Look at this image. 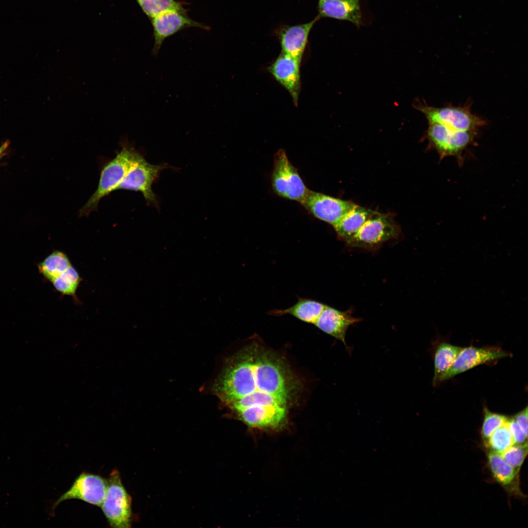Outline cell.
Listing matches in <instances>:
<instances>
[{"label": "cell", "instance_id": "484cf974", "mask_svg": "<svg viewBox=\"0 0 528 528\" xmlns=\"http://www.w3.org/2000/svg\"><path fill=\"white\" fill-rule=\"evenodd\" d=\"M527 454L528 442L523 444H514L500 454L507 464L520 472Z\"/></svg>", "mask_w": 528, "mask_h": 528}, {"label": "cell", "instance_id": "8fae6325", "mask_svg": "<svg viewBox=\"0 0 528 528\" xmlns=\"http://www.w3.org/2000/svg\"><path fill=\"white\" fill-rule=\"evenodd\" d=\"M154 31V44L153 49L154 55H157L163 41L177 32L188 28L198 27L208 29L206 25L195 21L187 14L176 10L160 13L151 19Z\"/></svg>", "mask_w": 528, "mask_h": 528}, {"label": "cell", "instance_id": "ba28073f", "mask_svg": "<svg viewBox=\"0 0 528 528\" xmlns=\"http://www.w3.org/2000/svg\"><path fill=\"white\" fill-rule=\"evenodd\" d=\"M166 168L165 164H152L142 155L131 168L116 190L140 192L147 203L157 205V200L152 190V185L161 172Z\"/></svg>", "mask_w": 528, "mask_h": 528}, {"label": "cell", "instance_id": "e0dca14e", "mask_svg": "<svg viewBox=\"0 0 528 528\" xmlns=\"http://www.w3.org/2000/svg\"><path fill=\"white\" fill-rule=\"evenodd\" d=\"M488 465L495 480L508 493L524 498L520 487V472L507 464L498 453L489 450L487 453Z\"/></svg>", "mask_w": 528, "mask_h": 528}, {"label": "cell", "instance_id": "4fadbf2b", "mask_svg": "<svg viewBox=\"0 0 528 528\" xmlns=\"http://www.w3.org/2000/svg\"><path fill=\"white\" fill-rule=\"evenodd\" d=\"M301 63L297 59L281 52L267 68L269 72L290 94L296 106L301 89Z\"/></svg>", "mask_w": 528, "mask_h": 528}, {"label": "cell", "instance_id": "44dd1931", "mask_svg": "<svg viewBox=\"0 0 528 528\" xmlns=\"http://www.w3.org/2000/svg\"><path fill=\"white\" fill-rule=\"evenodd\" d=\"M71 266L66 254L55 251L39 264V269L46 278L52 282Z\"/></svg>", "mask_w": 528, "mask_h": 528}, {"label": "cell", "instance_id": "8992f818", "mask_svg": "<svg viewBox=\"0 0 528 528\" xmlns=\"http://www.w3.org/2000/svg\"><path fill=\"white\" fill-rule=\"evenodd\" d=\"M271 185L279 196L301 204L309 191L283 149L278 150L274 155Z\"/></svg>", "mask_w": 528, "mask_h": 528}, {"label": "cell", "instance_id": "5bb4252c", "mask_svg": "<svg viewBox=\"0 0 528 528\" xmlns=\"http://www.w3.org/2000/svg\"><path fill=\"white\" fill-rule=\"evenodd\" d=\"M319 20L316 16L309 22L294 25H284L276 31L281 44L282 52L300 62L306 49L309 33Z\"/></svg>", "mask_w": 528, "mask_h": 528}, {"label": "cell", "instance_id": "52a82bcc", "mask_svg": "<svg viewBox=\"0 0 528 528\" xmlns=\"http://www.w3.org/2000/svg\"><path fill=\"white\" fill-rule=\"evenodd\" d=\"M477 130L456 131L443 125L429 124L425 138L429 146L438 153L440 159L454 156L462 162V154L475 140Z\"/></svg>", "mask_w": 528, "mask_h": 528}, {"label": "cell", "instance_id": "7402d4cb", "mask_svg": "<svg viewBox=\"0 0 528 528\" xmlns=\"http://www.w3.org/2000/svg\"><path fill=\"white\" fill-rule=\"evenodd\" d=\"M144 13L151 19L163 12L176 10L186 13L182 4L176 0H136Z\"/></svg>", "mask_w": 528, "mask_h": 528}, {"label": "cell", "instance_id": "7c38bea8", "mask_svg": "<svg viewBox=\"0 0 528 528\" xmlns=\"http://www.w3.org/2000/svg\"><path fill=\"white\" fill-rule=\"evenodd\" d=\"M508 356L507 352L499 348H462L452 366L441 378L440 382L478 365Z\"/></svg>", "mask_w": 528, "mask_h": 528}, {"label": "cell", "instance_id": "6da1fadb", "mask_svg": "<svg viewBox=\"0 0 528 528\" xmlns=\"http://www.w3.org/2000/svg\"><path fill=\"white\" fill-rule=\"evenodd\" d=\"M292 387L283 362L253 346L227 359L212 391L247 426L277 429L286 422Z\"/></svg>", "mask_w": 528, "mask_h": 528}, {"label": "cell", "instance_id": "d4e9b609", "mask_svg": "<svg viewBox=\"0 0 528 528\" xmlns=\"http://www.w3.org/2000/svg\"><path fill=\"white\" fill-rule=\"evenodd\" d=\"M509 418L506 416L490 412L486 407L484 409V420L481 434L484 445L492 433L498 428L506 424Z\"/></svg>", "mask_w": 528, "mask_h": 528}, {"label": "cell", "instance_id": "cb8c5ba5", "mask_svg": "<svg viewBox=\"0 0 528 528\" xmlns=\"http://www.w3.org/2000/svg\"><path fill=\"white\" fill-rule=\"evenodd\" d=\"M80 281L77 270L71 265L53 282L55 289L63 294L73 296Z\"/></svg>", "mask_w": 528, "mask_h": 528}, {"label": "cell", "instance_id": "7a4b0ae2", "mask_svg": "<svg viewBox=\"0 0 528 528\" xmlns=\"http://www.w3.org/2000/svg\"><path fill=\"white\" fill-rule=\"evenodd\" d=\"M142 156L133 146L126 143L115 157L103 167L97 188L86 203L80 209V216H87L96 210L100 200L116 190L132 166Z\"/></svg>", "mask_w": 528, "mask_h": 528}, {"label": "cell", "instance_id": "ffe728a7", "mask_svg": "<svg viewBox=\"0 0 528 528\" xmlns=\"http://www.w3.org/2000/svg\"><path fill=\"white\" fill-rule=\"evenodd\" d=\"M462 349L446 342L440 344L434 356V385L440 382L441 378L452 366Z\"/></svg>", "mask_w": 528, "mask_h": 528}, {"label": "cell", "instance_id": "603a6c76", "mask_svg": "<svg viewBox=\"0 0 528 528\" xmlns=\"http://www.w3.org/2000/svg\"><path fill=\"white\" fill-rule=\"evenodd\" d=\"M514 444V439L506 423L492 433L484 446L489 450L500 454Z\"/></svg>", "mask_w": 528, "mask_h": 528}, {"label": "cell", "instance_id": "9a60e30c", "mask_svg": "<svg viewBox=\"0 0 528 528\" xmlns=\"http://www.w3.org/2000/svg\"><path fill=\"white\" fill-rule=\"evenodd\" d=\"M317 17L348 21L357 28L364 25L360 0H317Z\"/></svg>", "mask_w": 528, "mask_h": 528}, {"label": "cell", "instance_id": "4316f807", "mask_svg": "<svg viewBox=\"0 0 528 528\" xmlns=\"http://www.w3.org/2000/svg\"><path fill=\"white\" fill-rule=\"evenodd\" d=\"M507 425L512 434L514 444H523L527 442V438L523 431L513 418H509Z\"/></svg>", "mask_w": 528, "mask_h": 528}, {"label": "cell", "instance_id": "3957f363", "mask_svg": "<svg viewBox=\"0 0 528 528\" xmlns=\"http://www.w3.org/2000/svg\"><path fill=\"white\" fill-rule=\"evenodd\" d=\"M412 105L424 115L428 124L441 125L454 131L477 130L486 124L484 119L471 112L470 105L438 108L418 99H416Z\"/></svg>", "mask_w": 528, "mask_h": 528}, {"label": "cell", "instance_id": "277c9868", "mask_svg": "<svg viewBox=\"0 0 528 528\" xmlns=\"http://www.w3.org/2000/svg\"><path fill=\"white\" fill-rule=\"evenodd\" d=\"M400 234V227L391 215L377 212L345 243L351 248L375 250L387 242L398 239Z\"/></svg>", "mask_w": 528, "mask_h": 528}, {"label": "cell", "instance_id": "ac0fdd59", "mask_svg": "<svg viewBox=\"0 0 528 528\" xmlns=\"http://www.w3.org/2000/svg\"><path fill=\"white\" fill-rule=\"evenodd\" d=\"M377 212L356 205L333 227L338 238L345 242Z\"/></svg>", "mask_w": 528, "mask_h": 528}, {"label": "cell", "instance_id": "83f0119b", "mask_svg": "<svg viewBox=\"0 0 528 528\" xmlns=\"http://www.w3.org/2000/svg\"><path fill=\"white\" fill-rule=\"evenodd\" d=\"M525 435L528 437V407L516 414L513 418Z\"/></svg>", "mask_w": 528, "mask_h": 528}, {"label": "cell", "instance_id": "2e32d148", "mask_svg": "<svg viewBox=\"0 0 528 528\" xmlns=\"http://www.w3.org/2000/svg\"><path fill=\"white\" fill-rule=\"evenodd\" d=\"M359 321L360 319L354 317L349 310L343 311L326 305L314 325L346 346L345 336L348 329Z\"/></svg>", "mask_w": 528, "mask_h": 528}, {"label": "cell", "instance_id": "9c48e42d", "mask_svg": "<svg viewBox=\"0 0 528 528\" xmlns=\"http://www.w3.org/2000/svg\"><path fill=\"white\" fill-rule=\"evenodd\" d=\"M316 218L333 227L357 204L309 190L301 204Z\"/></svg>", "mask_w": 528, "mask_h": 528}, {"label": "cell", "instance_id": "5b68a950", "mask_svg": "<svg viewBox=\"0 0 528 528\" xmlns=\"http://www.w3.org/2000/svg\"><path fill=\"white\" fill-rule=\"evenodd\" d=\"M131 497L122 483L118 471L113 470L107 480L106 493L100 506L111 527H131Z\"/></svg>", "mask_w": 528, "mask_h": 528}, {"label": "cell", "instance_id": "f1b7e54d", "mask_svg": "<svg viewBox=\"0 0 528 528\" xmlns=\"http://www.w3.org/2000/svg\"><path fill=\"white\" fill-rule=\"evenodd\" d=\"M7 145H8L7 144L4 143V144H3L2 146H1L0 147V157L1 155L3 153V152H4V151L7 148Z\"/></svg>", "mask_w": 528, "mask_h": 528}, {"label": "cell", "instance_id": "30bf717a", "mask_svg": "<svg viewBox=\"0 0 528 528\" xmlns=\"http://www.w3.org/2000/svg\"><path fill=\"white\" fill-rule=\"evenodd\" d=\"M107 489V480L98 475L83 472L75 480L70 488L53 504L55 508L61 502L72 499L100 506Z\"/></svg>", "mask_w": 528, "mask_h": 528}, {"label": "cell", "instance_id": "d6986e66", "mask_svg": "<svg viewBox=\"0 0 528 528\" xmlns=\"http://www.w3.org/2000/svg\"><path fill=\"white\" fill-rule=\"evenodd\" d=\"M326 305L317 301L299 298L293 306L284 309H274L268 312L273 316L289 314L299 320L314 325Z\"/></svg>", "mask_w": 528, "mask_h": 528}]
</instances>
